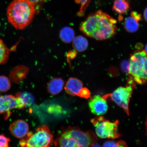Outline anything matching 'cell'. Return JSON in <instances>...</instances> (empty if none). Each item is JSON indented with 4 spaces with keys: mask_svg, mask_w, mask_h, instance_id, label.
I'll return each mask as SVG.
<instances>
[{
    "mask_svg": "<svg viewBox=\"0 0 147 147\" xmlns=\"http://www.w3.org/2000/svg\"><path fill=\"white\" fill-rule=\"evenodd\" d=\"M141 20L140 14L135 11L132 12L130 16L125 19L124 26L125 30L128 32L135 33L138 30L139 22Z\"/></svg>",
    "mask_w": 147,
    "mask_h": 147,
    "instance_id": "obj_11",
    "label": "cell"
},
{
    "mask_svg": "<svg viewBox=\"0 0 147 147\" xmlns=\"http://www.w3.org/2000/svg\"><path fill=\"white\" fill-rule=\"evenodd\" d=\"M9 129L14 137L18 139H22L28 133L29 126L25 121L18 119L10 124Z\"/></svg>",
    "mask_w": 147,
    "mask_h": 147,
    "instance_id": "obj_10",
    "label": "cell"
},
{
    "mask_svg": "<svg viewBox=\"0 0 147 147\" xmlns=\"http://www.w3.org/2000/svg\"><path fill=\"white\" fill-rule=\"evenodd\" d=\"M147 8L145 9L144 11V13H143V17H144V19L146 22H147Z\"/></svg>",
    "mask_w": 147,
    "mask_h": 147,
    "instance_id": "obj_28",
    "label": "cell"
},
{
    "mask_svg": "<svg viewBox=\"0 0 147 147\" xmlns=\"http://www.w3.org/2000/svg\"><path fill=\"white\" fill-rule=\"evenodd\" d=\"M121 66L123 70L125 71L126 72L128 73L129 67V62L127 61H123Z\"/></svg>",
    "mask_w": 147,
    "mask_h": 147,
    "instance_id": "obj_25",
    "label": "cell"
},
{
    "mask_svg": "<svg viewBox=\"0 0 147 147\" xmlns=\"http://www.w3.org/2000/svg\"><path fill=\"white\" fill-rule=\"evenodd\" d=\"M134 81L140 84H146L147 80V56L144 51L132 55L129 62L128 73Z\"/></svg>",
    "mask_w": 147,
    "mask_h": 147,
    "instance_id": "obj_5",
    "label": "cell"
},
{
    "mask_svg": "<svg viewBox=\"0 0 147 147\" xmlns=\"http://www.w3.org/2000/svg\"><path fill=\"white\" fill-rule=\"evenodd\" d=\"M25 108L19 97L11 95L0 96V115L4 114L5 119L10 117L13 109H23Z\"/></svg>",
    "mask_w": 147,
    "mask_h": 147,
    "instance_id": "obj_8",
    "label": "cell"
},
{
    "mask_svg": "<svg viewBox=\"0 0 147 147\" xmlns=\"http://www.w3.org/2000/svg\"><path fill=\"white\" fill-rule=\"evenodd\" d=\"M10 139L5 137L3 134L0 135V147H10L9 146V143Z\"/></svg>",
    "mask_w": 147,
    "mask_h": 147,
    "instance_id": "obj_21",
    "label": "cell"
},
{
    "mask_svg": "<svg viewBox=\"0 0 147 147\" xmlns=\"http://www.w3.org/2000/svg\"><path fill=\"white\" fill-rule=\"evenodd\" d=\"M91 122L95 127L97 136L101 138H117L120 136L118 131L119 121L111 122L104 117L98 116L93 119Z\"/></svg>",
    "mask_w": 147,
    "mask_h": 147,
    "instance_id": "obj_6",
    "label": "cell"
},
{
    "mask_svg": "<svg viewBox=\"0 0 147 147\" xmlns=\"http://www.w3.org/2000/svg\"><path fill=\"white\" fill-rule=\"evenodd\" d=\"M88 106L91 113L95 115L100 116L107 112L108 106L106 100L100 95H95L89 98Z\"/></svg>",
    "mask_w": 147,
    "mask_h": 147,
    "instance_id": "obj_9",
    "label": "cell"
},
{
    "mask_svg": "<svg viewBox=\"0 0 147 147\" xmlns=\"http://www.w3.org/2000/svg\"><path fill=\"white\" fill-rule=\"evenodd\" d=\"M130 9L127 0H115L113 6V10L119 14H123Z\"/></svg>",
    "mask_w": 147,
    "mask_h": 147,
    "instance_id": "obj_17",
    "label": "cell"
},
{
    "mask_svg": "<svg viewBox=\"0 0 147 147\" xmlns=\"http://www.w3.org/2000/svg\"><path fill=\"white\" fill-rule=\"evenodd\" d=\"M29 69L25 65L16 66L13 69L10 73V80L16 84H19L26 78Z\"/></svg>",
    "mask_w": 147,
    "mask_h": 147,
    "instance_id": "obj_12",
    "label": "cell"
},
{
    "mask_svg": "<svg viewBox=\"0 0 147 147\" xmlns=\"http://www.w3.org/2000/svg\"><path fill=\"white\" fill-rule=\"evenodd\" d=\"M76 3H80L81 5V7L80 12L83 13L84 12L86 9V7L87 6L89 0H76Z\"/></svg>",
    "mask_w": 147,
    "mask_h": 147,
    "instance_id": "obj_23",
    "label": "cell"
},
{
    "mask_svg": "<svg viewBox=\"0 0 147 147\" xmlns=\"http://www.w3.org/2000/svg\"><path fill=\"white\" fill-rule=\"evenodd\" d=\"M89 147H102L100 144L96 142L93 143L90 145Z\"/></svg>",
    "mask_w": 147,
    "mask_h": 147,
    "instance_id": "obj_27",
    "label": "cell"
},
{
    "mask_svg": "<svg viewBox=\"0 0 147 147\" xmlns=\"http://www.w3.org/2000/svg\"><path fill=\"white\" fill-rule=\"evenodd\" d=\"M10 51L3 40L0 39V65L6 63L8 60Z\"/></svg>",
    "mask_w": 147,
    "mask_h": 147,
    "instance_id": "obj_19",
    "label": "cell"
},
{
    "mask_svg": "<svg viewBox=\"0 0 147 147\" xmlns=\"http://www.w3.org/2000/svg\"><path fill=\"white\" fill-rule=\"evenodd\" d=\"M72 42L74 48L78 52H83L87 49L88 41L84 36H79L75 37Z\"/></svg>",
    "mask_w": 147,
    "mask_h": 147,
    "instance_id": "obj_15",
    "label": "cell"
},
{
    "mask_svg": "<svg viewBox=\"0 0 147 147\" xmlns=\"http://www.w3.org/2000/svg\"><path fill=\"white\" fill-rule=\"evenodd\" d=\"M83 88L81 81L75 78H69L66 83L64 89L66 92L72 96H78Z\"/></svg>",
    "mask_w": 147,
    "mask_h": 147,
    "instance_id": "obj_13",
    "label": "cell"
},
{
    "mask_svg": "<svg viewBox=\"0 0 147 147\" xmlns=\"http://www.w3.org/2000/svg\"><path fill=\"white\" fill-rule=\"evenodd\" d=\"M11 87L10 79L5 76H0V92H5L9 90Z\"/></svg>",
    "mask_w": 147,
    "mask_h": 147,
    "instance_id": "obj_20",
    "label": "cell"
},
{
    "mask_svg": "<svg viewBox=\"0 0 147 147\" xmlns=\"http://www.w3.org/2000/svg\"><path fill=\"white\" fill-rule=\"evenodd\" d=\"M117 21L109 15L98 10L92 14L83 22L80 30L84 34L96 40L108 39L117 30Z\"/></svg>",
    "mask_w": 147,
    "mask_h": 147,
    "instance_id": "obj_1",
    "label": "cell"
},
{
    "mask_svg": "<svg viewBox=\"0 0 147 147\" xmlns=\"http://www.w3.org/2000/svg\"><path fill=\"white\" fill-rule=\"evenodd\" d=\"M78 96L82 98L87 99L91 97V94L89 89L86 88H83Z\"/></svg>",
    "mask_w": 147,
    "mask_h": 147,
    "instance_id": "obj_22",
    "label": "cell"
},
{
    "mask_svg": "<svg viewBox=\"0 0 147 147\" xmlns=\"http://www.w3.org/2000/svg\"><path fill=\"white\" fill-rule=\"evenodd\" d=\"M16 96L21 99L26 108L32 106L35 101L34 96L28 92H19Z\"/></svg>",
    "mask_w": 147,
    "mask_h": 147,
    "instance_id": "obj_18",
    "label": "cell"
},
{
    "mask_svg": "<svg viewBox=\"0 0 147 147\" xmlns=\"http://www.w3.org/2000/svg\"><path fill=\"white\" fill-rule=\"evenodd\" d=\"M126 87H119L113 93L103 96L106 100L110 98L117 105L123 108L128 115H129V104L133 92L134 86L133 84H128Z\"/></svg>",
    "mask_w": 147,
    "mask_h": 147,
    "instance_id": "obj_7",
    "label": "cell"
},
{
    "mask_svg": "<svg viewBox=\"0 0 147 147\" xmlns=\"http://www.w3.org/2000/svg\"><path fill=\"white\" fill-rule=\"evenodd\" d=\"M29 1L32 2L35 4L36 3H38L44 1L45 0H29Z\"/></svg>",
    "mask_w": 147,
    "mask_h": 147,
    "instance_id": "obj_29",
    "label": "cell"
},
{
    "mask_svg": "<svg viewBox=\"0 0 147 147\" xmlns=\"http://www.w3.org/2000/svg\"><path fill=\"white\" fill-rule=\"evenodd\" d=\"M75 36L74 31L71 27H64L60 31V38L64 43H70L75 37Z\"/></svg>",
    "mask_w": 147,
    "mask_h": 147,
    "instance_id": "obj_16",
    "label": "cell"
},
{
    "mask_svg": "<svg viewBox=\"0 0 147 147\" xmlns=\"http://www.w3.org/2000/svg\"><path fill=\"white\" fill-rule=\"evenodd\" d=\"M54 142L53 134L47 125L37 128L34 132H29L20 141L22 147H51Z\"/></svg>",
    "mask_w": 147,
    "mask_h": 147,
    "instance_id": "obj_4",
    "label": "cell"
},
{
    "mask_svg": "<svg viewBox=\"0 0 147 147\" xmlns=\"http://www.w3.org/2000/svg\"><path fill=\"white\" fill-rule=\"evenodd\" d=\"M64 82L60 78L51 79L48 84L47 90L49 93L53 95H56L62 91L64 87Z\"/></svg>",
    "mask_w": 147,
    "mask_h": 147,
    "instance_id": "obj_14",
    "label": "cell"
},
{
    "mask_svg": "<svg viewBox=\"0 0 147 147\" xmlns=\"http://www.w3.org/2000/svg\"><path fill=\"white\" fill-rule=\"evenodd\" d=\"M35 4L29 0H14L9 5L7 14L8 21L17 30H22L32 22Z\"/></svg>",
    "mask_w": 147,
    "mask_h": 147,
    "instance_id": "obj_2",
    "label": "cell"
},
{
    "mask_svg": "<svg viewBox=\"0 0 147 147\" xmlns=\"http://www.w3.org/2000/svg\"><path fill=\"white\" fill-rule=\"evenodd\" d=\"M98 138L91 131L84 132L76 127L63 128L54 141L56 147H89Z\"/></svg>",
    "mask_w": 147,
    "mask_h": 147,
    "instance_id": "obj_3",
    "label": "cell"
},
{
    "mask_svg": "<svg viewBox=\"0 0 147 147\" xmlns=\"http://www.w3.org/2000/svg\"><path fill=\"white\" fill-rule=\"evenodd\" d=\"M103 147H119L118 142L113 141H107L104 143Z\"/></svg>",
    "mask_w": 147,
    "mask_h": 147,
    "instance_id": "obj_24",
    "label": "cell"
},
{
    "mask_svg": "<svg viewBox=\"0 0 147 147\" xmlns=\"http://www.w3.org/2000/svg\"><path fill=\"white\" fill-rule=\"evenodd\" d=\"M119 147H128L126 143L124 141H120L118 142Z\"/></svg>",
    "mask_w": 147,
    "mask_h": 147,
    "instance_id": "obj_26",
    "label": "cell"
}]
</instances>
